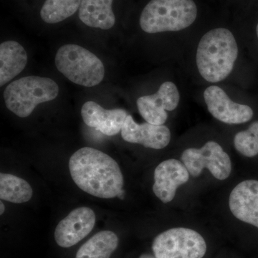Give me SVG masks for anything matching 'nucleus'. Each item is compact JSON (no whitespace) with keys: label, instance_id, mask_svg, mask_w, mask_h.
I'll use <instances>...</instances> for the list:
<instances>
[{"label":"nucleus","instance_id":"f257e3e1","mask_svg":"<svg viewBox=\"0 0 258 258\" xmlns=\"http://www.w3.org/2000/svg\"><path fill=\"white\" fill-rule=\"evenodd\" d=\"M69 170L75 184L92 196L112 199L123 191L118 163L98 149L84 147L75 152L70 159Z\"/></svg>","mask_w":258,"mask_h":258},{"label":"nucleus","instance_id":"f03ea898","mask_svg":"<svg viewBox=\"0 0 258 258\" xmlns=\"http://www.w3.org/2000/svg\"><path fill=\"white\" fill-rule=\"evenodd\" d=\"M238 47L233 34L226 28H215L200 40L197 66L204 79L210 83L223 81L233 70Z\"/></svg>","mask_w":258,"mask_h":258},{"label":"nucleus","instance_id":"7ed1b4c3","mask_svg":"<svg viewBox=\"0 0 258 258\" xmlns=\"http://www.w3.org/2000/svg\"><path fill=\"white\" fill-rule=\"evenodd\" d=\"M197 16L193 0H151L141 14L139 24L149 34L176 32L192 25Z\"/></svg>","mask_w":258,"mask_h":258},{"label":"nucleus","instance_id":"20e7f679","mask_svg":"<svg viewBox=\"0 0 258 258\" xmlns=\"http://www.w3.org/2000/svg\"><path fill=\"white\" fill-rule=\"evenodd\" d=\"M59 86L49 78L26 76L16 80L4 91L5 105L20 118L31 115L37 105L55 99Z\"/></svg>","mask_w":258,"mask_h":258},{"label":"nucleus","instance_id":"39448f33","mask_svg":"<svg viewBox=\"0 0 258 258\" xmlns=\"http://www.w3.org/2000/svg\"><path fill=\"white\" fill-rule=\"evenodd\" d=\"M55 62L61 74L79 86L93 87L104 79L105 68L102 61L80 45H62L56 53Z\"/></svg>","mask_w":258,"mask_h":258},{"label":"nucleus","instance_id":"423d86ee","mask_svg":"<svg viewBox=\"0 0 258 258\" xmlns=\"http://www.w3.org/2000/svg\"><path fill=\"white\" fill-rule=\"evenodd\" d=\"M152 250L157 258H203L207 244L196 231L176 227L158 235L153 241Z\"/></svg>","mask_w":258,"mask_h":258},{"label":"nucleus","instance_id":"0eeeda50","mask_svg":"<svg viewBox=\"0 0 258 258\" xmlns=\"http://www.w3.org/2000/svg\"><path fill=\"white\" fill-rule=\"evenodd\" d=\"M181 159L193 177L200 176L205 168L219 180L227 179L232 171L230 157L221 146L215 142H207L200 149H186Z\"/></svg>","mask_w":258,"mask_h":258},{"label":"nucleus","instance_id":"6e6552de","mask_svg":"<svg viewBox=\"0 0 258 258\" xmlns=\"http://www.w3.org/2000/svg\"><path fill=\"white\" fill-rule=\"evenodd\" d=\"M180 96L172 82L161 84L157 93L140 97L137 100L139 113L144 120L154 125H164L168 118L166 111H174L179 103Z\"/></svg>","mask_w":258,"mask_h":258},{"label":"nucleus","instance_id":"1a4fd4ad","mask_svg":"<svg viewBox=\"0 0 258 258\" xmlns=\"http://www.w3.org/2000/svg\"><path fill=\"white\" fill-rule=\"evenodd\" d=\"M208 111L216 119L228 124H240L252 119L253 111L246 105L232 101L221 88L210 86L204 92Z\"/></svg>","mask_w":258,"mask_h":258},{"label":"nucleus","instance_id":"9d476101","mask_svg":"<svg viewBox=\"0 0 258 258\" xmlns=\"http://www.w3.org/2000/svg\"><path fill=\"white\" fill-rule=\"evenodd\" d=\"M96 224V214L87 207L75 209L62 219L55 230V240L63 248L79 243L91 233Z\"/></svg>","mask_w":258,"mask_h":258},{"label":"nucleus","instance_id":"9b49d317","mask_svg":"<svg viewBox=\"0 0 258 258\" xmlns=\"http://www.w3.org/2000/svg\"><path fill=\"white\" fill-rule=\"evenodd\" d=\"M153 191L163 203H170L176 190L189 179L186 166L176 159H168L157 166L154 174Z\"/></svg>","mask_w":258,"mask_h":258},{"label":"nucleus","instance_id":"f8f14e48","mask_svg":"<svg viewBox=\"0 0 258 258\" xmlns=\"http://www.w3.org/2000/svg\"><path fill=\"white\" fill-rule=\"evenodd\" d=\"M120 132L125 142L142 144L150 149H164L171 140L170 130L166 125H154L148 122L139 124L130 115L125 118Z\"/></svg>","mask_w":258,"mask_h":258},{"label":"nucleus","instance_id":"ddd939ff","mask_svg":"<svg viewBox=\"0 0 258 258\" xmlns=\"http://www.w3.org/2000/svg\"><path fill=\"white\" fill-rule=\"evenodd\" d=\"M229 206L240 221L258 228V181L245 180L231 191Z\"/></svg>","mask_w":258,"mask_h":258},{"label":"nucleus","instance_id":"4468645a","mask_svg":"<svg viewBox=\"0 0 258 258\" xmlns=\"http://www.w3.org/2000/svg\"><path fill=\"white\" fill-rule=\"evenodd\" d=\"M83 121L88 126L108 137L116 135L121 132L125 118L128 116L123 109H105L94 101H88L81 109Z\"/></svg>","mask_w":258,"mask_h":258},{"label":"nucleus","instance_id":"2eb2a0df","mask_svg":"<svg viewBox=\"0 0 258 258\" xmlns=\"http://www.w3.org/2000/svg\"><path fill=\"white\" fill-rule=\"evenodd\" d=\"M28 55L20 43L14 40L0 45V86L3 87L18 76L26 67Z\"/></svg>","mask_w":258,"mask_h":258},{"label":"nucleus","instance_id":"dca6fc26","mask_svg":"<svg viewBox=\"0 0 258 258\" xmlns=\"http://www.w3.org/2000/svg\"><path fill=\"white\" fill-rule=\"evenodd\" d=\"M113 0H81L80 20L90 28L109 30L114 26L115 16L112 8Z\"/></svg>","mask_w":258,"mask_h":258},{"label":"nucleus","instance_id":"f3484780","mask_svg":"<svg viewBox=\"0 0 258 258\" xmlns=\"http://www.w3.org/2000/svg\"><path fill=\"white\" fill-rule=\"evenodd\" d=\"M118 241L112 231H101L80 247L76 258H110L118 247Z\"/></svg>","mask_w":258,"mask_h":258},{"label":"nucleus","instance_id":"a211bd4d","mask_svg":"<svg viewBox=\"0 0 258 258\" xmlns=\"http://www.w3.org/2000/svg\"><path fill=\"white\" fill-rule=\"evenodd\" d=\"M31 186L22 178L10 174H0V198L15 204L28 203L32 197Z\"/></svg>","mask_w":258,"mask_h":258},{"label":"nucleus","instance_id":"6ab92c4d","mask_svg":"<svg viewBox=\"0 0 258 258\" xmlns=\"http://www.w3.org/2000/svg\"><path fill=\"white\" fill-rule=\"evenodd\" d=\"M81 0H45L40 10V18L47 24L64 21L79 10Z\"/></svg>","mask_w":258,"mask_h":258},{"label":"nucleus","instance_id":"aec40b11","mask_svg":"<svg viewBox=\"0 0 258 258\" xmlns=\"http://www.w3.org/2000/svg\"><path fill=\"white\" fill-rule=\"evenodd\" d=\"M236 150L247 157L258 154V121L254 122L245 131L236 134L234 139Z\"/></svg>","mask_w":258,"mask_h":258},{"label":"nucleus","instance_id":"412c9836","mask_svg":"<svg viewBox=\"0 0 258 258\" xmlns=\"http://www.w3.org/2000/svg\"><path fill=\"white\" fill-rule=\"evenodd\" d=\"M139 258H157L154 255H152L150 254L144 253L142 254Z\"/></svg>","mask_w":258,"mask_h":258},{"label":"nucleus","instance_id":"4be33fe9","mask_svg":"<svg viewBox=\"0 0 258 258\" xmlns=\"http://www.w3.org/2000/svg\"><path fill=\"white\" fill-rule=\"evenodd\" d=\"M0 208H1V210H0V215H3V213L5 212V207L4 204H3V201L0 203Z\"/></svg>","mask_w":258,"mask_h":258},{"label":"nucleus","instance_id":"5701e85b","mask_svg":"<svg viewBox=\"0 0 258 258\" xmlns=\"http://www.w3.org/2000/svg\"><path fill=\"white\" fill-rule=\"evenodd\" d=\"M256 32H257V36L258 37V24L257 25V28H256Z\"/></svg>","mask_w":258,"mask_h":258}]
</instances>
